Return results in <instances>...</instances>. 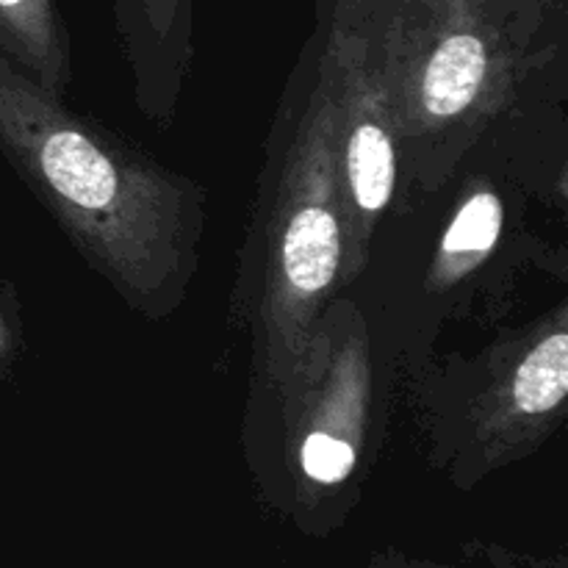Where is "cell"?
<instances>
[{
    "instance_id": "9",
    "label": "cell",
    "mask_w": 568,
    "mask_h": 568,
    "mask_svg": "<svg viewBox=\"0 0 568 568\" xmlns=\"http://www.w3.org/2000/svg\"><path fill=\"white\" fill-rule=\"evenodd\" d=\"M142 6L144 14H148V26L153 28L155 37H166L175 26L183 0H142Z\"/></svg>"
},
{
    "instance_id": "8",
    "label": "cell",
    "mask_w": 568,
    "mask_h": 568,
    "mask_svg": "<svg viewBox=\"0 0 568 568\" xmlns=\"http://www.w3.org/2000/svg\"><path fill=\"white\" fill-rule=\"evenodd\" d=\"M505 227V205L488 183H477L444 231L442 244L433 258L427 283L436 292L458 286L469 277L497 247Z\"/></svg>"
},
{
    "instance_id": "3",
    "label": "cell",
    "mask_w": 568,
    "mask_h": 568,
    "mask_svg": "<svg viewBox=\"0 0 568 568\" xmlns=\"http://www.w3.org/2000/svg\"><path fill=\"white\" fill-rule=\"evenodd\" d=\"M261 250V372L275 388L292 377L316 320L344 277L347 222L338 183L333 103L316 78L270 205Z\"/></svg>"
},
{
    "instance_id": "10",
    "label": "cell",
    "mask_w": 568,
    "mask_h": 568,
    "mask_svg": "<svg viewBox=\"0 0 568 568\" xmlns=\"http://www.w3.org/2000/svg\"><path fill=\"white\" fill-rule=\"evenodd\" d=\"M11 349H14V336H11V325H9V320H6L3 303H0V364H6V361H9Z\"/></svg>"
},
{
    "instance_id": "5",
    "label": "cell",
    "mask_w": 568,
    "mask_h": 568,
    "mask_svg": "<svg viewBox=\"0 0 568 568\" xmlns=\"http://www.w3.org/2000/svg\"><path fill=\"white\" fill-rule=\"evenodd\" d=\"M288 449L316 486H338L353 475L369 425L372 369L366 331L347 305L316 320L308 344L283 383Z\"/></svg>"
},
{
    "instance_id": "4",
    "label": "cell",
    "mask_w": 568,
    "mask_h": 568,
    "mask_svg": "<svg viewBox=\"0 0 568 568\" xmlns=\"http://www.w3.org/2000/svg\"><path fill=\"white\" fill-rule=\"evenodd\" d=\"M333 103L347 255L344 277L364 270L369 244L392 205L399 175V133L375 26L358 0H338L320 64Z\"/></svg>"
},
{
    "instance_id": "1",
    "label": "cell",
    "mask_w": 568,
    "mask_h": 568,
    "mask_svg": "<svg viewBox=\"0 0 568 568\" xmlns=\"http://www.w3.org/2000/svg\"><path fill=\"white\" fill-rule=\"evenodd\" d=\"M0 150L128 303L153 316L181 303L203 227L192 181L83 122L3 53Z\"/></svg>"
},
{
    "instance_id": "6",
    "label": "cell",
    "mask_w": 568,
    "mask_h": 568,
    "mask_svg": "<svg viewBox=\"0 0 568 568\" xmlns=\"http://www.w3.org/2000/svg\"><path fill=\"white\" fill-rule=\"evenodd\" d=\"M568 397L566 311H555L530 342L494 375L480 403V436L486 449H525L560 419Z\"/></svg>"
},
{
    "instance_id": "2",
    "label": "cell",
    "mask_w": 568,
    "mask_h": 568,
    "mask_svg": "<svg viewBox=\"0 0 568 568\" xmlns=\"http://www.w3.org/2000/svg\"><path fill=\"white\" fill-rule=\"evenodd\" d=\"M381 42L399 153L442 181L514 87L530 28L503 0H358Z\"/></svg>"
},
{
    "instance_id": "7",
    "label": "cell",
    "mask_w": 568,
    "mask_h": 568,
    "mask_svg": "<svg viewBox=\"0 0 568 568\" xmlns=\"http://www.w3.org/2000/svg\"><path fill=\"white\" fill-rule=\"evenodd\" d=\"M0 53L44 92L64 98L70 42L55 0H0Z\"/></svg>"
}]
</instances>
